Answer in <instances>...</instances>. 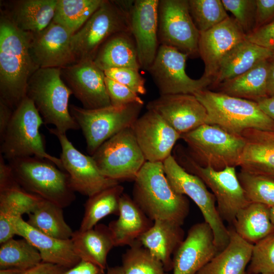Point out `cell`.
<instances>
[{
	"mask_svg": "<svg viewBox=\"0 0 274 274\" xmlns=\"http://www.w3.org/2000/svg\"><path fill=\"white\" fill-rule=\"evenodd\" d=\"M32 33L19 29L1 10L0 98L14 109L26 96L29 79L39 69L30 52Z\"/></svg>",
	"mask_w": 274,
	"mask_h": 274,
	"instance_id": "6da1fadb",
	"label": "cell"
},
{
	"mask_svg": "<svg viewBox=\"0 0 274 274\" xmlns=\"http://www.w3.org/2000/svg\"><path fill=\"white\" fill-rule=\"evenodd\" d=\"M132 198L152 221L164 220L182 225L190 206L185 196L169 185L162 162L146 161L134 180Z\"/></svg>",
	"mask_w": 274,
	"mask_h": 274,
	"instance_id": "7a4b0ae2",
	"label": "cell"
},
{
	"mask_svg": "<svg viewBox=\"0 0 274 274\" xmlns=\"http://www.w3.org/2000/svg\"><path fill=\"white\" fill-rule=\"evenodd\" d=\"M205 107L208 124L241 135L248 129L274 131V121L257 102L203 89L193 94Z\"/></svg>",
	"mask_w": 274,
	"mask_h": 274,
	"instance_id": "3957f363",
	"label": "cell"
},
{
	"mask_svg": "<svg viewBox=\"0 0 274 274\" xmlns=\"http://www.w3.org/2000/svg\"><path fill=\"white\" fill-rule=\"evenodd\" d=\"M73 93L63 82L61 68H40L29 79L26 96L34 103L44 123L66 133L79 126L72 116L68 100Z\"/></svg>",
	"mask_w": 274,
	"mask_h": 274,
	"instance_id": "277c9868",
	"label": "cell"
},
{
	"mask_svg": "<svg viewBox=\"0 0 274 274\" xmlns=\"http://www.w3.org/2000/svg\"><path fill=\"white\" fill-rule=\"evenodd\" d=\"M133 1L104 0L83 26L71 38L77 62L93 60L102 45L113 35L131 32L129 14Z\"/></svg>",
	"mask_w": 274,
	"mask_h": 274,
	"instance_id": "5b68a950",
	"label": "cell"
},
{
	"mask_svg": "<svg viewBox=\"0 0 274 274\" xmlns=\"http://www.w3.org/2000/svg\"><path fill=\"white\" fill-rule=\"evenodd\" d=\"M17 182L26 191L62 208L76 199L66 172L52 162L30 156L8 161Z\"/></svg>",
	"mask_w": 274,
	"mask_h": 274,
	"instance_id": "8992f818",
	"label": "cell"
},
{
	"mask_svg": "<svg viewBox=\"0 0 274 274\" xmlns=\"http://www.w3.org/2000/svg\"><path fill=\"white\" fill-rule=\"evenodd\" d=\"M44 121L33 101L26 96L14 110L1 141V154L8 161L33 156L47 160L63 170L60 158L48 154L40 132Z\"/></svg>",
	"mask_w": 274,
	"mask_h": 274,
	"instance_id": "52a82bcc",
	"label": "cell"
},
{
	"mask_svg": "<svg viewBox=\"0 0 274 274\" xmlns=\"http://www.w3.org/2000/svg\"><path fill=\"white\" fill-rule=\"evenodd\" d=\"M143 105L134 103L122 107L111 105L87 109L72 105L69 108L72 116L83 132L87 151L92 156L108 140L131 127L139 117Z\"/></svg>",
	"mask_w": 274,
	"mask_h": 274,
	"instance_id": "ba28073f",
	"label": "cell"
},
{
	"mask_svg": "<svg viewBox=\"0 0 274 274\" xmlns=\"http://www.w3.org/2000/svg\"><path fill=\"white\" fill-rule=\"evenodd\" d=\"M163 164L165 175L173 189L179 194L187 196L196 204L204 221L213 230L218 252L223 250L229 243V231L218 212L213 194L200 178L185 169L172 155Z\"/></svg>",
	"mask_w": 274,
	"mask_h": 274,
	"instance_id": "9c48e42d",
	"label": "cell"
},
{
	"mask_svg": "<svg viewBox=\"0 0 274 274\" xmlns=\"http://www.w3.org/2000/svg\"><path fill=\"white\" fill-rule=\"evenodd\" d=\"M181 139L204 163V166L215 170L238 166L245 144L242 135L209 124L182 134Z\"/></svg>",
	"mask_w": 274,
	"mask_h": 274,
	"instance_id": "30bf717a",
	"label": "cell"
},
{
	"mask_svg": "<svg viewBox=\"0 0 274 274\" xmlns=\"http://www.w3.org/2000/svg\"><path fill=\"white\" fill-rule=\"evenodd\" d=\"M180 159V163L178 162L187 172L200 178L212 190L222 219L233 224L237 213L250 203L238 180L235 167L215 170L199 165L186 154Z\"/></svg>",
	"mask_w": 274,
	"mask_h": 274,
	"instance_id": "8fae6325",
	"label": "cell"
},
{
	"mask_svg": "<svg viewBox=\"0 0 274 274\" xmlns=\"http://www.w3.org/2000/svg\"><path fill=\"white\" fill-rule=\"evenodd\" d=\"M108 178L134 181L146 162L131 127L104 143L91 156Z\"/></svg>",
	"mask_w": 274,
	"mask_h": 274,
	"instance_id": "7c38bea8",
	"label": "cell"
},
{
	"mask_svg": "<svg viewBox=\"0 0 274 274\" xmlns=\"http://www.w3.org/2000/svg\"><path fill=\"white\" fill-rule=\"evenodd\" d=\"M200 32L190 15L188 0H159L158 38L160 45L194 58L199 56Z\"/></svg>",
	"mask_w": 274,
	"mask_h": 274,
	"instance_id": "4fadbf2b",
	"label": "cell"
},
{
	"mask_svg": "<svg viewBox=\"0 0 274 274\" xmlns=\"http://www.w3.org/2000/svg\"><path fill=\"white\" fill-rule=\"evenodd\" d=\"M188 56L178 50L160 45L155 60L147 71L157 87L160 95L194 94L206 89L212 80L202 76L194 80L185 72Z\"/></svg>",
	"mask_w": 274,
	"mask_h": 274,
	"instance_id": "5bb4252c",
	"label": "cell"
},
{
	"mask_svg": "<svg viewBox=\"0 0 274 274\" xmlns=\"http://www.w3.org/2000/svg\"><path fill=\"white\" fill-rule=\"evenodd\" d=\"M49 130L57 137L60 143L61 147L60 158L75 192L90 197L119 184L118 181L104 176L92 157L77 150L68 139L66 133L60 132L56 128H50Z\"/></svg>",
	"mask_w": 274,
	"mask_h": 274,
	"instance_id": "9a60e30c",
	"label": "cell"
},
{
	"mask_svg": "<svg viewBox=\"0 0 274 274\" xmlns=\"http://www.w3.org/2000/svg\"><path fill=\"white\" fill-rule=\"evenodd\" d=\"M234 18L229 17L211 29L200 32L198 52L204 64L203 77L213 82L226 57L247 40Z\"/></svg>",
	"mask_w": 274,
	"mask_h": 274,
	"instance_id": "2e32d148",
	"label": "cell"
},
{
	"mask_svg": "<svg viewBox=\"0 0 274 274\" xmlns=\"http://www.w3.org/2000/svg\"><path fill=\"white\" fill-rule=\"evenodd\" d=\"M61 76L83 108L95 109L111 106L104 72L90 59L61 68Z\"/></svg>",
	"mask_w": 274,
	"mask_h": 274,
	"instance_id": "e0dca14e",
	"label": "cell"
},
{
	"mask_svg": "<svg viewBox=\"0 0 274 274\" xmlns=\"http://www.w3.org/2000/svg\"><path fill=\"white\" fill-rule=\"evenodd\" d=\"M131 127L146 161L163 162L181 139V134L152 110H147Z\"/></svg>",
	"mask_w": 274,
	"mask_h": 274,
	"instance_id": "ac0fdd59",
	"label": "cell"
},
{
	"mask_svg": "<svg viewBox=\"0 0 274 274\" xmlns=\"http://www.w3.org/2000/svg\"><path fill=\"white\" fill-rule=\"evenodd\" d=\"M147 109L158 113L181 135L208 124L207 110L193 94L160 95L149 101Z\"/></svg>",
	"mask_w": 274,
	"mask_h": 274,
	"instance_id": "d6986e66",
	"label": "cell"
},
{
	"mask_svg": "<svg viewBox=\"0 0 274 274\" xmlns=\"http://www.w3.org/2000/svg\"><path fill=\"white\" fill-rule=\"evenodd\" d=\"M159 0H136L129 14L130 28L141 67L152 64L160 46L158 38Z\"/></svg>",
	"mask_w": 274,
	"mask_h": 274,
	"instance_id": "ffe728a7",
	"label": "cell"
},
{
	"mask_svg": "<svg viewBox=\"0 0 274 274\" xmlns=\"http://www.w3.org/2000/svg\"><path fill=\"white\" fill-rule=\"evenodd\" d=\"M218 253L210 225L205 221L197 223L173 256V274H197Z\"/></svg>",
	"mask_w": 274,
	"mask_h": 274,
	"instance_id": "44dd1931",
	"label": "cell"
},
{
	"mask_svg": "<svg viewBox=\"0 0 274 274\" xmlns=\"http://www.w3.org/2000/svg\"><path fill=\"white\" fill-rule=\"evenodd\" d=\"M72 34L53 21L43 30L32 33L30 52L40 68H64L77 62Z\"/></svg>",
	"mask_w": 274,
	"mask_h": 274,
	"instance_id": "7402d4cb",
	"label": "cell"
},
{
	"mask_svg": "<svg viewBox=\"0 0 274 274\" xmlns=\"http://www.w3.org/2000/svg\"><path fill=\"white\" fill-rule=\"evenodd\" d=\"M15 234L26 239L39 251L42 262L70 269L81 260L76 254L72 241L58 239L35 229L20 217L13 222Z\"/></svg>",
	"mask_w": 274,
	"mask_h": 274,
	"instance_id": "603a6c76",
	"label": "cell"
},
{
	"mask_svg": "<svg viewBox=\"0 0 274 274\" xmlns=\"http://www.w3.org/2000/svg\"><path fill=\"white\" fill-rule=\"evenodd\" d=\"M245 146L238 166L247 172L274 178V131L244 130Z\"/></svg>",
	"mask_w": 274,
	"mask_h": 274,
	"instance_id": "cb8c5ba5",
	"label": "cell"
},
{
	"mask_svg": "<svg viewBox=\"0 0 274 274\" xmlns=\"http://www.w3.org/2000/svg\"><path fill=\"white\" fill-rule=\"evenodd\" d=\"M41 197L29 193L14 180L0 188V244L13 238L14 221L32 212Z\"/></svg>",
	"mask_w": 274,
	"mask_h": 274,
	"instance_id": "d4e9b609",
	"label": "cell"
},
{
	"mask_svg": "<svg viewBox=\"0 0 274 274\" xmlns=\"http://www.w3.org/2000/svg\"><path fill=\"white\" fill-rule=\"evenodd\" d=\"M184 237L181 225L169 221L156 220L137 241L161 262L166 272L173 269L172 256Z\"/></svg>",
	"mask_w": 274,
	"mask_h": 274,
	"instance_id": "484cf974",
	"label": "cell"
},
{
	"mask_svg": "<svg viewBox=\"0 0 274 274\" xmlns=\"http://www.w3.org/2000/svg\"><path fill=\"white\" fill-rule=\"evenodd\" d=\"M119 210L118 219L110 222L108 227L115 247L130 246L152 227L154 221L126 193L121 197Z\"/></svg>",
	"mask_w": 274,
	"mask_h": 274,
	"instance_id": "4316f807",
	"label": "cell"
},
{
	"mask_svg": "<svg viewBox=\"0 0 274 274\" xmlns=\"http://www.w3.org/2000/svg\"><path fill=\"white\" fill-rule=\"evenodd\" d=\"M57 0H20L10 1L2 10L20 29L37 33L52 21Z\"/></svg>",
	"mask_w": 274,
	"mask_h": 274,
	"instance_id": "83f0119b",
	"label": "cell"
},
{
	"mask_svg": "<svg viewBox=\"0 0 274 274\" xmlns=\"http://www.w3.org/2000/svg\"><path fill=\"white\" fill-rule=\"evenodd\" d=\"M227 246L215 256L197 274H246L254 245L229 228Z\"/></svg>",
	"mask_w": 274,
	"mask_h": 274,
	"instance_id": "f1b7e54d",
	"label": "cell"
},
{
	"mask_svg": "<svg viewBox=\"0 0 274 274\" xmlns=\"http://www.w3.org/2000/svg\"><path fill=\"white\" fill-rule=\"evenodd\" d=\"M104 72L111 68L141 67L133 37L131 32L116 33L99 49L94 60Z\"/></svg>",
	"mask_w": 274,
	"mask_h": 274,
	"instance_id": "f546056e",
	"label": "cell"
},
{
	"mask_svg": "<svg viewBox=\"0 0 274 274\" xmlns=\"http://www.w3.org/2000/svg\"><path fill=\"white\" fill-rule=\"evenodd\" d=\"M273 52L246 40L226 57L211 85L216 87L247 72L261 61L271 59Z\"/></svg>",
	"mask_w": 274,
	"mask_h": 274,
	"instance_id": "4dcf8cb0",
	"label": "cell"
},
{
	"mask_svg": "<svg viewBox=\"0 0 274 274\" xmlns=\"http://www.w3.org/2000/svg\"><path fill=\"white\" fill-rule=\"evenodd\" d=\"M71 239L81 259L90 261L104 270L107 268L108 255L115 247L108 226L97 224L90 229L76 230Z\"/></svg>",
	"mask_w": 274,
	"mask_h": 274,
	"instance_id": "1f68e13d",
	"label": "cell"
},
{
	"mask_svg": "<svg viewBox=\"0 0 274 274\" xmlns=\"http://www.w3.org/2000/svg\"><path fill=\"white\" fill-rule=\"evenodd\" d=\"M270 65L269 59L258 63L247 72L225 81L216 87L219 92L257 101L267 97V83Z\"/></svg>",
	"mask_w": 274,
	"mask_h": 274,
	"instance_id": "d6a6232c",
	"label": "cell"
},
{
	"mask_svg": "<svg viewBox=\"0 0 274 274\" xmlns=\"http://www.w3.org/2000/svg\"><path fill=\"white\" fill-rule=\"evenodd\" d=\"M269 207L250 202L237 214L234 229L243 239L253 245L274 234V225L270 217Z\"/></svg>",
	"mask_w": 274,
	"mask_h": 274,
	"instance_id": "836d02e7",
	"label": "cell"
},
{
	"mask_svg": "<svg viewBox=\"0 0 274 274\" xmlns=\"http://www.w3.org/2000/svg\"><path fill=\"white\" fill-rule=\"evenodd\" d=\"M26 222L32 228L49 236L60 239H71L74 231L64 220L63 208L42 198Z\"/></svg>",
	"mask_w": 274,
	"mask_h": 274,
	"instance_id": "e575fe53",
	"label": "cell"
},
{
	"mask_svg": "<svg viewBox=\"0 0 274 274\" xmlns=\"http://www.w3.org/2000/svg\"><path fill=\"white\" fill-rule=\"evenodd\" d=\"M123 191L124 187L118 184L88 197L84 205L85 212L79 230L93 228L107 216H118L120 200Z\"/></svg>",
	"mask_w": 274,
	"mask_h": 274,
	"instance_id": "d590c367",
	"label": "cell"
},
{
	"mask_svg": "<svg viewBox=\"0 0 274 274\" xmlns=\"http://www.w3.org/2000/svg\"><path fill=\"white\" fill-rule=\"evenodd\" d=\"M1 245L0 269H13L23 272L42 262L37 249L24 238H12Z\"/></svg>",
	"mask_w": 274,
	"mask_h": 274,
	"instance_id": "8d00e7d4",
	"label": "cell"
},
{
	"mask_svg": "<svg viewBox=\"0 0 274 274\" xmlns=\"http://www.w3.org/2000/svg\"><path fill=\"white\" fill-rule=\"evenodd\" d=\"M104 0H57L53 21L72 35L79 30Z\"/></svg>",
	"mask_w": 274,
	"mask_h": 274,
	"instance_id": "74e56055",
	"label": "cell"
},
{
	"mask_svg": "<svg viewBox=\"0 0 274 274\" xmlns=\"http://www.w3.org/2000/svg\"><path fill=\"white\" fill-rule=\"evenodd\" d=\"M124 274H164L163 264L138 241L122 255Z\"/></svg>",
	"mask_w": 274,
	"mask_h": 274,
	"instance_id": "f35d334b",
	"label": "cell"
},
{
	"mask_svg": "<svg viewBox=\"0 0 274 274\" xmlns=\"http://www.w3.org/2000/svg\"><path fill=\"white\" fill-rule=\"evenodd\" d=\"M190 15L200 32L206 31L229 16L221 0H188Z\"/></svg>",
	"mask_w": 274,
	"mask_h": 274,
	"instance_id": "ab89813d",
	"label": "cell"
},
{
	"mask_svg": "<svg viewBox=\"0 0 274 274\" xmlns=\"http://www.w3.org/2000/svg\"><path fill=\"white\" fill-rule=\"evenodd\" d=\"M237 177L250 202L274 206V178L251 174L243 170Z\"/></svg>",
	"mask_w": 274,
	"mask_h": 274,
	"instance_id": "60d3db41",
	"label": "cell"
},
{
	"mask_svg": "<svg viewBox=\"0 0 274 274\" xmlns=\"http://www.w3.org/2000/svg\"><path fill=\"white\" fill-rule=\"evenodd\" d=\"M247 273L274 274V234L254 245Z\"/></svg>",
	"mask_w": 274,
	"mask_h": 274,
	"instance_id": "b9f144b4",
	"label": "cell"
},
{
	"mask_svg": "<svg viewBox=\"0 0 274 274\" xmlns=\"http://www.w3.org/2000/svg\"><path fill=\"white\" fill-rule=\"evenodd\" d=\"M226 11H230L246 35L255 28L256 0H221Z\"/></svg>",
	"mask_w": 274,
	"mask_h": 274,
	"instance_id": "7bdbcfd3",
	"label": "cell"
},
{
	"mask_svg": "<svg viewBox=\"0 0 274 274\" xmlns=\"http://www.w3.org/2000/svg\"><path fill=\"white\" fill-rule=\"evenodd\" d=\"M105 76L127 87L138 94H145V79L139 70L131 68H115L104 71Z\"/></svg>",
	"mask_w": 274,
	"mask_h": 274,
	"instance_id": "ee69618b",
	"label": "cell"
},
{
	"mask_svg": "<svg viewBox=\"0 0 274 274\" xmlns=\"http://www.w3.org/2000/svg\"><path fill=\"white\" fill-rule=\"evenodd\" d=\"M105 84L112 106L122 107L134 103L144 105L138 94L124 85L107 77Z\"/></svg>",
	"mask_w": 274,
	"mask_h": 274,
	"instance_id": "f6af8a7d",
	"label": "cell"
},
{
	"mask_svg": "<svg viewBox=\"0 0 274 274\" xmlns=\"http://www.w3.org/2000/svg\"><path fill=\"white\" fill-rule=\"evenodd\" d=\"M246 38L252 43L274 51V20L254 30Z\"/></svg>",
	"mask_w": 274,
	"mask_h": 274,
	"instance_id": "bcb514c9",
	"label": "cell"
},
{
	"mask_svg": "<svg viewBox=\"0 0 274 274\" xmlns=\"http://www.w3.org/2000/svg\"><path fill=\"white\" fill-rule=\"evenodd\" d=\"M256 3L254 30L267 24L274 17V0H256Z\"/></svg>",
	"mask_w": 274,
	"mask_h": 274,
	"instance_id": "7dc6e473",
	"label": "cell"
},
{
	"mask_svg": "<svg viewBox=\"0 0 274 274\" xmlns=\"http://www.w3.org/2000/svg\"><path fill=\"white\" fill-rule=\"evenodd\" d=\"M105 270L88 261L81 259L75 266L66 270L62 274H104Z\"/></svg>",
	"mask_w": 274,
	"mask_h": 274,
	"instance_id": "c3c4849f",
	"label": "cell"
},
{
	"mask_svg": "<svg viewBox=\"0 0 274 274\" xmlns=\"http://www.w3.org/2000/svg\"><path fill=\"white\" fill-rule=\"evenodd\" d=\"M67 269L58 265L42 262L21 274H62Z\"/></svg>",
	"mask_w": 274,
	"mask_h": 274,
	"instance_id": "681fc988",
	"label": "cell"
},
{
	"mask_svg": "<svg viewBox=\"0 0 274 274\" xmlns=\"http://www.w3.org/2000/svg\"><path fill=\"white\" fill-rule=\"evenodd\" d=\"M0 98V140L1 141L11 120L14 110Z\"/></svg>",
	"mask_w": 274,
	"mask_h": 274,
	"instance_id": "f907efd6",
	"label": "cell"
},
{
	"mask_svg": "<svg viewBox=\"0 0 274 274\" xmlns=\"http://www.w3.org/2000/svg\"><path fill=\"white\" fill-rule=\"evenodd\" d=\"M256 102L260 109L274 121V96L264 97Z\"/></svg>",
	"mask_w": 274,
	"mask_h": 274,
	"instance_id": "816d5d0a",
	"label": "cell"
},
{
	"mask_svg": "<svg viewBox=\"0 0 274 274\" xmlns=\"http://www.w3.org/2000/svg\"><path fill=\"white\" fill-rule=\"evenodd\" d=\"M267 97L274 96V59L270 61L267 83Z\"/></svg>",
	"mask_w": 274,
	"mask_h": 274,
	"instance_id": "f5cc1de1",
	"label": "cell"
},
{
	"mask_svg": "<svg viewBox=\"0 0 274 274\" xmlns=\"http://www.w3.org/2000/svg\"><path fill=\"white\" fill-rule=\"evenodd\" d=\"M104 274H124V272L121 266H116L108 268Z\"/></svg>",
	"mask_w": 274,
	"mask_h": 274,
	"instance_id": "db71d44e",
	"label": "cell"
},
{
	"mask_svg": "<svg viewBox=\"0 0 274 274\" xmlns=\"http://www.w3.org/2000/svg\"><path fill=\"white\" fill-rule=\"evenodd\" d=\"M270 220L274 225V206L269 208Z\"/></svg>",
	"mask_w": 274,
	"mask_h": 274,
	"instance_id": "11a10c76",
	"label": "cell"
},
{
	"mask_svg": "<svg viewBox=\"0 0 274 274\" xmlns=\"http://www.w3.org/2000/svg\"><path fill=\"white\" fill-rule=\"evenodd\" d=\"M271 59H274V52H273V55H272V57Z\"/></svg>",
	"mask_w": 274,
	"mask_h": 274,
	"instance_id": "9f6ffc18",
	"label": "cell"
},
{
	"mask_svg": "<svg viewBox=\"0 0 274 274\" xmlns=\"http://www.w3.org/2000/svg\"><path fill=\"white\" fill-rule=\"evenodd\" d=\"M246 274H249V273H246ZM263 274H269V273H263Z\"/></svg>",
	"mask_w": 274,
	"mask_h": 274,
	"instance_id": "6f0895ef",
	"label": "cell"
},
{
	"mask_svg": "<svg viewBox=\"0 0 274 274\" xmlns=\"http://www.w3.org/2000/svg\"><path fill=\"white\" fill-rule=\"evenodd\" d=\"M164 274H168V273H167L165 272Z\"/></svg>",
	"mask_w": 274,
	"mask_h": 274,
	"instance_id": "680465c9",
	"label": "cell"
}]
</instances>
